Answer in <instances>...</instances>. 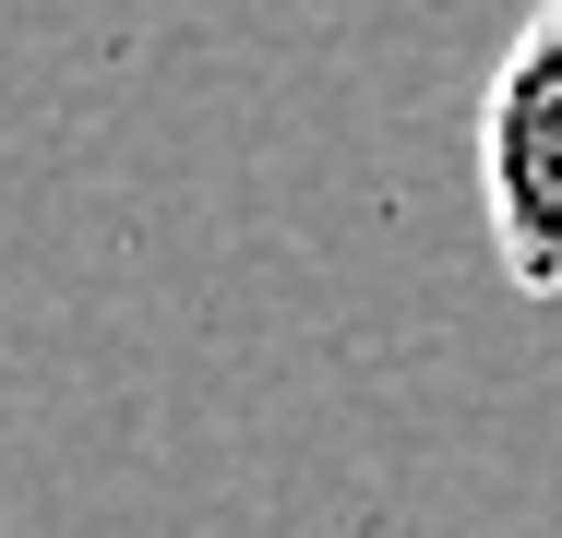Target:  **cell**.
I'll use <instances>...</instances> for the list:
<instances>
[{
  "mask_svg": "<svg viewBox=\"0 0 562 538\" xmlns=\"http://www.w3.org/2000/svg\"><path fill=\"white\" fill-rule=\"evenodd\" d=\"M479 227L527 300H562V0L515 24L479 85Z\"/></svg>",
  "mask_w": 562,
  "mask_h": 538,
  "instance_id": "obj_1",
  "label": "cell"
}]
</instances>
